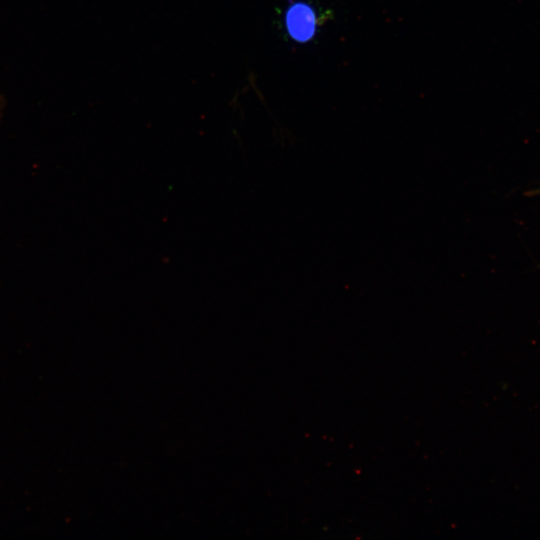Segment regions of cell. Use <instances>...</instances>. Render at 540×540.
<instances>
[{
  "label": "cell",
  "instance_id": "cell-1",
  "mask_svg": "<svg viewBox=\"0 0 540 540\" xmlns=\"http://www.w3.org/2000/svg\"><path fill=\"white\" fill-rule=\"evenodd\" d=\"M327 20V16H322L316 9L306 2H295L291 4L284 15L285 28L296 42L306 43L314 38L318 28Z\"/></svg>",
  "mask_w": 540,
  "mask_h": 540
}]
</instances>
